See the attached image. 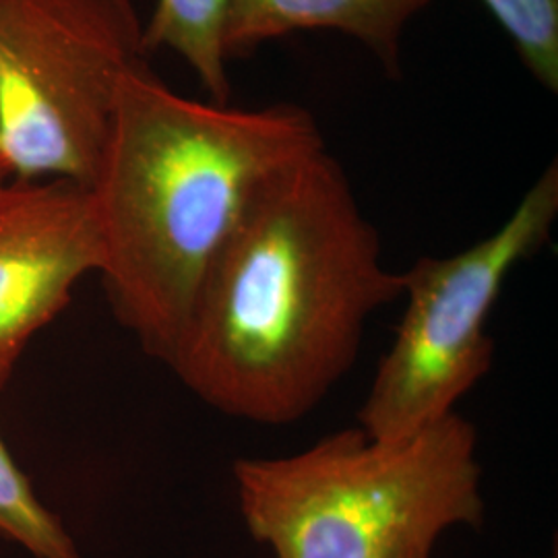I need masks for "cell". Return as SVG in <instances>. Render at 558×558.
Returning <instances> with one entry per match:
<instances>
[{
  "label": "cell",
  "mask_w": 558,
  "mask_h": 558,
  "mask_svg": "<svg viewBox=\"0 0 558 558\" xmlns=\"http://www.w3.org/2000/svg\"><path fill=\"white\" fill-rule=\"evenodd\" d=\"M403 292L327 149L271 180L205 279L168 366L230 418L290 424L359 356L368 317Z\"/></svg>",
  "instance_id": "cell-1"
},
{
  "label": "cell",
  "mask_w": 558,
  "mask_h": 558,
  "mask_svg": "<svg viewBox=\"0 0 558 558\" xmlns=\"http://www.w3.org/2000/svg\"><path fill=\"white\" fill-rule=\"evenodd\" d=\"M320 149L317 120L294 104L244 110L193 100L145 60L122 75L89 195L108 302L145 354L168 366L260 191Z\"/></svg>",
  "instance_id": "cell-2"
},
{
  "label": "cell",
  "mask_w": 558,
  "mask_h": 558,
  "mask_svg": "<svg viewBox=\"0 0 558 558\" xmlns=\"http://www.w3.org/2000/svg\"><path fill=\"white\" fill-rule=\"evenodd\" d=\"M232 474L248 534L276 558H435L447 530L486 511L476 428L456 412L396 442L345 428Z\"/></svg>",
  "instance_id": "cell-3"
},
{
  "label": "cell",
  "mask_w": 558,
  "mask_h": 558,
  "mask_svg": "<svg viewBox=\"0 0 558 558\" xmlns=\"http://www.w3.org/2000/svg\"><path fill=\"white\" fill-rule=\"evenodd\" d=\"M143 54L133 0H0V158L11 180L89 189L120 80Z\"/></svg>",
  "instance_id": "cell-4"
},
{
  "label": "cell",
  "mask_w": 558,
  "mask_h": 558,
  "mask_svg": "<svg viewBox=\"0 0 558 558\" xmlns=\"http://www.w3.org/2000/svg\"><path fill=\"white\" fill-rule=\"evenodd\" d=\"M557 216L553 161L495 234L453 257H424L403 271L405 313L359 412L360 428L371 439L412 437L456 412L459 399L488 375L495 341L486 320L509 274L548 242Z\"/></svg>",
  "instance_id": "cell-5"
},
{
  "label": "cell",
  "mask_w": 558,
  "mask_h": 558,
  "mask_svg": "<svg viewBox=\"0 0 558 558\" xmlns=\"http://www.w3.org/2000/svg\"><path fill=\"white\" fill-rule=\"evenodd\" d=\"M104 265L89 189L69 180H11L0 191V393L36 333Z\"/></svg>",
  "instance_id": "cell-6"
},
{
  "label": "cell",
  "mask_w": 558,
  "mask_h": 558,
  "mask_svg": "<svg viewBox=\"0 0 558 558\" xmlns=\"http://www.w3.org/2000/svg\"><path fill=\"white\" fill-rule=\"evenodd\" d=\"M430 0H228L226 57H246L260 44L299 32L329 29L364 44L398 73L401 38Z\"/></svg>",
  "instance_id": "cell-7"
},
{
  "label": "cell",
  "mask_w": 558,
  "mask_h": 558,
  "mask_svg": "<svg viewBox=\"0 0 558 558\" xmlns=\"http://www.w3.org/2000/svg\"><path fill=\"white\" fill-rule=\"evenodd\" d=\"M226 13L228 0H158L143 25L145 52L168 48L195 71L209 100L228 104L226 71Z\"/></svg>",
  "instance_id": "cell-8"
},
{
  "label": "cell",
  "mask_w": 558,
  "mask_h": 558,
  "mask_svg": "<svg viewBox=\"0 0 558 558\" xmlns=\"http://www.w3.org/2000/svg\"><path fill=\"white\" fill-rule=\"evenodd\" d=\"M0 539L36 558H81L66 527L36 495L0 435Z\"/></svg>",
  "instance_id": "cell-9"
},
{
  "label": "cell",
  "mask_w": 558,
  "mask_h": 558,
  "mask_svg": "<svg viewBox=\"0 0 558 558\" xmlns=\"http://www.w3.org/2000/svg\"><path fill=\"white\" fill-rule=\"evenodd\" d=\"M511 38L519 59L548 92H558V0H480Z\"/></svg>",
  "instance_id": "cell-10"
},
{
  "label": "cell",
  "mask_w": 558,
  "mask_h": 558,
  "mask_svg": "<svg viewBox=\"0 0 558 558\" xmlns=\"http://www.w3.org/2000/svg\"><path fill=\"white\" fill-rule=\"evenodd\" d=\"M7 182H11V174H9V170H7L4 161L0 158V191L7 186Z\"/></svg>",
  "instance_id": "cell-11"
}]
</instances>
